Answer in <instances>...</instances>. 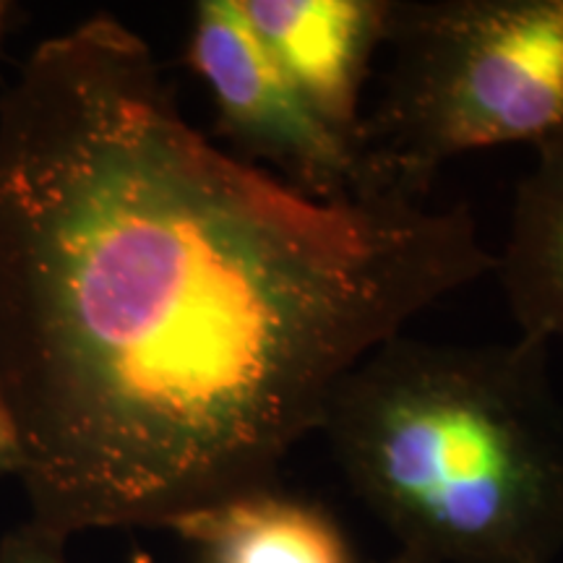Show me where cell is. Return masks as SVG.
Returning <instances> with one entry per match:
<instances>
[{
	"label": "cell",
	"mask_w": 563,
	"mask_h": 563,
	"mask_svg": "<svg viewBox=\"0 0 563 563\" xmlns=\"http://www.w3.org/2000/svg\"><path fill=\"white\" fill-rule=\"evenodd\" d=\"M493 269L467 203L316 199L183 115L110 13L0 100V394L68 540L277 483L368 352Z\"/></svg>",
	"instance_id": "obj_1"
},
{
	"label": "cell",
	"mask_w": 563,
	"mask_h": 563,
	"mask_svg": "<svg viewBox=\"0 0 563 563\" xmlns=\"http://www.w3.org/2000/svg\"><path fill=\"white\" fill-rule=\"evenodd\" d=\"M551 344L397 334L336 386L321 433L399 553L422 563H555L563 405Z\"/></svg>",
	"instance_id": "obj_2"
},
{
	"label": "cell",
	"mask_w": 563,
	"mask_h": 563,
	"mask_svg": "<svg viewBox=\"0 0 563 563\" xmlns=\"http://www.w3.org/2000/svg\"><path fill=\"white\" fill-rule=\"evenodd\" d=\"M386 47L363 125L384 186L428 199L449 159L563 131V0H391Z\"/></svg>",
	"instance_id": "obj_3"
},
{
	"label": "cell",
	"mask_w": 563,
	"mask_h": 563,
	"mask_svg": "<svg viewBox=\"0 0 563 563\" xmlns=\"http://www.w3.org/2000/svg\"><path fill=\"white\" fill-rule=\"evenodd\" d=\"M186 60L207 84L217 131L241 159L316 199L397 191L378 180L363 146L344 139L302 100L251 30L241 0L194 5Z\"/></svg>",
	"instance_id": "obj_4"
},
{
	"label": "cell",
	"mask_w": 563,
	"mask_h": 563,
	"mask_svg": "<svg viewBox=\"0 0 563 563\" xmlns=\"http://www.w3.org/2000/svg\"><path fill=\"white\" fill-rule=\"evenodd\" d=\"M241 5L302 100L363 146V91L371 63L389 37L391 0H241Z\"/></svg>",
	"instance_id": "obj_5"
},
{
	"label": "cell",
	"mask_w": 563,
	"mask_h": 563,
	"mask_svg": "<svg viewBox=\"0 0 563 563\" xmlns=\"http://www.w3.org/2000/svg\"><path fill=\"white\" fill-rule=\"evenodd\" d=\"M167 530L191 563H357L334 514L277 483L188 514Z\"/></svg>",
	"instance_id": "obj_6"
},
{
	"label": "cell",
	"mask_w": 563,
	"mask_h": 563,
	"mask_svg": "<svg viewBox=\"0 0 563 563\" xmlns=\"http://www.w3.org/2000/svg\"><path fill=\"white\" fill-rule=\"evenodd\" d=\"M490 272L519 336L545 344L563 340V131L534 146Z\"/></svg>",
	"instance_id": "obj_7"
},
{
	"label": "cell",
	"mask_w": 563,
	"mask_h": 563,
	"mask_svg": "<svg viewBox=\"0 0 563 563\" xmlns=\"http://www.w3.org/2000/svg\"><path fill=\"white\" fill-rule=\"evenodd\" d=\"M0 563H70L66 540L26 519L0 540Z\"/></svg>",
	"instance_id": "obj_8"
},
{
	"label": "cell",
	"mask_w": 563,
	"mask_h": 563,
	"mask_svg": "<svg viewBox=\"0 0 563 563\" xmlns=\"http://www.w3.org/2000/svg\"><path fill=\"white\" fill-rule=\"evenodd\" d=\"M21 470H24V452H21L16 420L0 394V475L19 477Z\"/></svg>",
	"instance_id": "obj_9"
},
{
	"label": "cell",
	"mask_w": 563,
	"mask_h": 563,
	"mask_svg": "<svg viewBox=\"0 0 563 563\" xmlns=\"http://www.w3.org/2000/svg\"><path fill=\"white\" fill-rule=\"evenodd\" d=\"M9 16H11V3H3V0H0V37H3Z\"/></svg>",
	"instance_id": "obj_10"
},
{
	"label": "cell",
	"mask_w": 563,
	"mask_h": 563,
	"mask_svg": "<svg viewBox=\"0 0 563 563\" xmlns=\"http://www.w3.org/2000/svg\"><path fill=\"white\" fill-rule=\"evenodd\" d=\"M131 563H157V561H154L150 553H144V551H136V553H133Z\"/></svg>",
	"instance_id": "obj_11"
},
{
	"label": "cell",
	"mask_w": 563,
	"mask_h": 563,
	"mask_svg": "<svg viewBox=\"0 0 563 563\" xmlns=\"http://www.w3.org/2000/svg\"><path fill=\"white\" fill-rule=\"evenodd\" d=\"M391 563H422V561H415V559H410V555H402V553H397V559H394Z\"/></svg>",
	"instance_id": "obj_12"
}]
</instances>
